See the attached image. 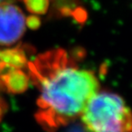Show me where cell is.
Listing matches in <instances>:
<instances>
[{
	"instance_id": "obj_1",
	"label": "cell",
	"mask_w": 132,
	"mask_h": 132,
	"mask_svg": "<svg viewBox=\"0 0 132 132\" xmlns=\"http://www.w3.org/2000/svg\"><path fill=\"white\" fill-rule=\"evenodd\" d=\"M39 85L36 119L47 132H55L80 117L99 91L93 72L72 65L62 52L48 53L33 67Z\"/></svg>"
},
{
	"instance_id": "obj_2",
	"label": "cell",
	"mask_w": 132,
	"mask_h": 132,
	"mask_svg": "<svg viewBox=\"0 0 132 132\" xmlns=\"http://www.w3.org/2000/svg\"><path fill=\"white\" fill-rule=\"evenodd\" d=\"M89 132H131V114L119 95L97 92L80 115Z\"/></svg>"
},
{
	"instance_id": "obj_3",
	"label": "cell",
	"mask_w": 132,
	"mask_h": 132,
	"mask_svg": "<svg viewBox=\"0 0 132 132\" xmlns=\"http://www.w3.org/2000/svg\"><path fill=\"white\" fill-rule=\"evenodd\" d=\"M27 19L22 11L12 2L0 4V44L9 45L23 35Z\"/></svg>"
},
{
	"instance_id": "obj_4",
	"label": "cell",
	"mask_w": 132,
	"mask_h": 132,
	"mask_svg": "<svg viewBox=\"0 0 132 132\" xmlns=\"http://www.w3.org/2000/svg\"><path fill=\"white\" fill-rule=\"evenodd\" d=\"M26 4L32 12L35 13L44 12L48 6L47 0H26Z\"/></svg>"
},
{
	"instance_id": "obj_5",
	"label": "cell",
	"mask_w": 132,
	"mask_h": 132,
	"mask_svg": "<svg viewBox=\"0 0 132 132\" xmlns=\"http://www.w3.org/2000/svg\"><path fill=\"white\" fill-rule=\"evenodd\" d=\"M6 108H7V107H6V102L0 97V121H1L2 118L4 117L5 113H6Z\"/></svg>"
},
{
	"instance_id": "obj_6",
	"label": "cell",
	"mask_w": 132,
	"mask_h": 132,
	"mask_svg": "<svg viewBox=\"0 0 132 132\" xmlns=\"http://www.w3.org/2000/svg\"><path fill=\"white\" fill-rule=\"evenodd\" d=\"M13 0H0V4L1 3H5V2H12Z\"/></svg>"
}]
</instances>
